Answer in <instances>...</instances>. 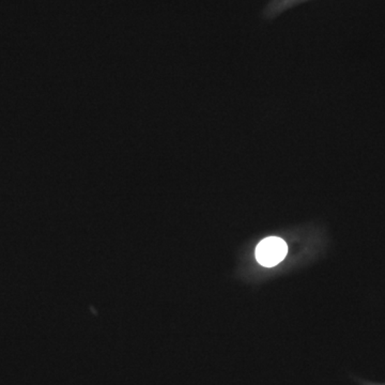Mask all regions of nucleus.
Instances as JSON below:
<instances>
[{
    "mask_svg": "<svg viewBox=\"0 0 385 385\" xmlns=\"http://www.w3.org/2000/svg\"><path fill=\"white\" fill-rule=\"evenodd\" d=\"M288 252L286 242L282 239L270 236L264 239L256 248L257 262L262 266L272 268L285 259Z\"/></svg>",
    "mask_w": 385,
    "mask_h": 385,
    "instance_id": "f257e3e1",
    "label": "nucleus"
}]
</instances>
